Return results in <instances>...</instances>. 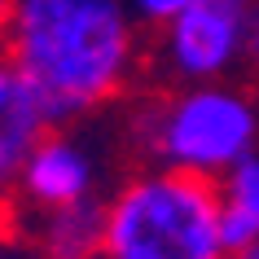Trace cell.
<instances>
[{"instance_id": "obj_2", "label": "cell", "mask_w": 259, "mask_h": 259, "mask_svg": "<svg viewBox=\"0 0 259 259\" xmlns=\"http://www.w3.org/2000/svg\"><path fill=\"white\" fill-rule=\"evenodd\" d=\"M123 137L141 163L224 180L259 145V93L237 79L158 83L127 97Z\"/></svg>"}, {"instance_id": "obj_3", "label": "cell", "mask_w": 259, "mask_h": 259, "mask_svg": "<svg viewBox=\"0 0 259 259\" xmlns=\"http://www.w3.org/2000/svg\"><path fill=\"white\" fill-rule=\"evenodd\" d=\"M106 259H229L220 180L137 167L106 193Z\"/></svg>"}, {"instance_id": "obj_12", "label": "cell", "mask_w": 259, "mask_h": 259, "mask_svg": "<svg viewBox=\"0 0 259 259\" xmlns=\"http://www.w3.org/2000/svg\"><path fill=\"white\" fill-rule=\"evenodd\" d=\"M9 5H14V0H0V22H5V14H9Z\"/></svg>"}, {"instance_id": "obj_11", "label": "cell", "mask_w": 259, "mask_h": 259, "mask_svg": "<svg viewBox=\"0 0 259 259\" xmlns=\"http://www.w3.org/2000/svg\"><path fill=\"white\" fill-rule=\"evenodd\" d=\"M246 66L259 70V5L250 14V22H246Z\"/></svg>"}, {"instance_id": "obj_8", "label": "cell", "mask_w": 259, "mask_h": 259, "mask_svg": "<svg viewBox=\"0 0 259 259\" xmlns=\"http://www.w3.org/2000/svg\"><path fill=\"white\" fill-rule=\"evenodd\" d=\"M220 233L229 255L259 242V145L220 180Z\"/></svg>"}, {"instance_id": "obj_1", "label": "cell", "mask_w": 259, "mask_h": 259, "mask_svg": "<svg viewBox=\"0 0 259 259\" xmlns=\"http://www.w3.org/2000/svg\"><path fill=\"white\" fill-rule=\"evenodd\" d=\"M0 53L49 110L75 127L137 93L150 44L127 0H14L0 22Z\"/></svg>"}, {"instance_id": "obj_9", "label": "cell", "mask_w": 259, "mask_h": 259, "mask_svg": "<svg viewBox=\"0 0 259 259\" xmlns=\"http://www.w3.org/2000/svg\"><path fill=\"white\" fill-rule=\"evenodd\" d=\"M193 0H127V9H132V18H137L145 31H158L167 27L171 18L180 14V9H189Z\"/></svg>"}, {"instance_id": "obj_4", "label": "cell", "mask_w": 259, "mask_h": 259, "mask_svg": "<svg viewBox=\"0 0 259 259\" xmlns=\"http://www.w3.org/2000/svg\"><path fill=\"white\" fill-rule=\"evenodd\" d=\"M259 0H193L154 31L150 75L158 83L233 79L246 66V22Z\"/></svg>"}, {"instance_id": "obj_13", "label": "cell", "mask_w": 259, "mask_h": 259, "mask_svg": "<svg viewBox=\"0 0 259 259\" xmlns=\"http://www.w3.org/2000/svg\"><path fill=\"white\" fill-rule=\"evenodd\" d=\"M229 259H233V255H229Z\"/></svg>"}, {"instance_id": "obj_5", "label": "cell", "mask_w": 259, "mask_h": 259, "mask_svg": "<svg viewBox=\"0 0 259 259\" xmlns=\"http://www.w3.org/2000/svg\"><path fill=\"white\" fill-rule=\"evenodd\" d=\"M106 163L93 137L83 132V123L75 127H49L40 145L31 150L22 176H18V215H40L53 206L88 202L101 189Z\"/></svg>"}, {"instance_id": "obj_10", "label": "cell", "mask_w": 259, "mask_h": 259, "mask_svg": "<svg viewBox=\"0 0 259 259\" xmlns=\"http://www.w3.org/2000/svg\"><path fill=\"white\" fill-rule=\"evenodd\" d=\"M0 259H40L18 224H0Z\"/></svg>"}, {"instance_id": "obj_7", "label": "cell", "mask_w": 259, "mask_h": 259, "mask_svg": "<svg viewBox=\"0 0 259 259\" xmlns=\"http://www.w3.org/2000/svg\"><path fill=\"white\" fill-rule=\"evenodd\" d=\"M22 233L40 259H106V198L22 215Z\"/></svg>"}, {"instance_id": "obj_6", "label": "cell", "mask_w": 259, "mask_h": 259, "mask_svg": "<svg viewBox=\"0 0 259 259\" xmlns=\"http://www.w3.org/2000/svg\"><path fill=\"white\" fill-rule=\"evenodd\" d=\"M49 110L35 97L22 70L0 53V224H14L18 215V176L27 167L31 150L49 132Z\"/></svg>"}]
</instances>
